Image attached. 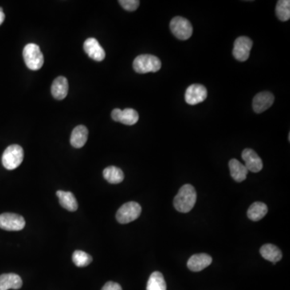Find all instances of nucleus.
Here are the masks:
<instances>
[{"label":"nucleus","instance_id":"4be33fe9","mask_svg":"<svg viewBox=\"0 0 290 290\" xmlns=\"http://www.w3.org/2000/svg\"><path fill=\"white\" fill-rule=\"evenodd\" d=\"M103 177L111 184L121 183L124 179L122 169L115 166H109L103 170Z\"/></svg>","mask_w":290,"mask_h":290},{"label":"nucleus","instance_id":"b1692460","mask_svg":"<svg viewBox=\"0 0 290 290\" xmlns=\"http://www.w3.org/2000/svg\"><path fill=\"white\" fill-rule=\"evenodd\" d=\"M276 14L280 21H287L290 19L289 0H280L276 7Z\"/></svg>","mask_w":290,"mask_h":290},{"label":"nucleus","instance_id":"7ed1b4c3","mask_svg":"<svg viewBox=\"0 0 290 290\" xmlns=\"http://www.w3.org/2000/svg\"><path fill=\"white\" fill-rule=\"evenodd\" d=\"M23 56L27 67L32 70H38L44 64V56L37 44H27L23 51Z\"/></svg>","mask_w":290,"mask_h":290},{"label":"nucleus","instance_id":"dca6fc26","mask_svg":"<svg viewBox=\"0 0 290 290\" xmlns=\"http://www.w3.org/2000/svg\"><path fill=\"white\" fill-rule=\"evenodd\" d=\"M22 285V279L17 274L6 273L0 276V290L19 289Z\"/></svg>","mask_w":290,"mask_h":290},{"label":"nucleus","instance_id":"2eb2a0df","mask_svg":"<svg viewBox=\"0 0 290 290\" xmlns=\"http://www.w3.org/2000/svg\"><path fill=\"white\" fill-rule=\"evenodd\" d=\"M68 80L64 77H58L53 81L51 87V93L53 98L57 100H62L68 95Z\"/></svg>","mask_w":290,"mask_h":290},{"label":"nucleus","instance_id":"6ab92c4d","mask_svg":"<svg viewBox=\"0 0 290 290\" xmlns=\"http://www.w3.org/2000/svg\"><path fill=\"white\" fill-rule=\"evenodd\" d=\"M56 196L58 197L60 205L68 211H75L79 207V204L75 195L71 192L56 191Z\"/></svg>","mask_w":290,"mask_h":290},{"label":"nucleus","instance_id":"bb28decb","mask_svg":"<svg viewBox=\"0 0 290 290\" xmlns=\"http://www.w3.org/2000/svg\"><path fill=\"white\" fill-rule=\"evenodd\" d=\"M102 290H123L120 284L116 282L108 281L104 284Z\"/></svg>","mask_w":290,"mask_h":290},{"label":"nucleus","instance_id":"f03ea898","mask_svg":"<svg viewBox=\"0 0 290 290\" xmlns=\"http://www.w3.org/2000/svg\"><path fill=\"white\" fill-rule=\"evenodd\" d=\"M161 68V61L153 55H139L133 61V68L138 74L156 72Z\"/></svg>","mask_w":290,"mask_h":290},{"label":"nucleus","instance_id":"5701e85b","mask_svg":"<svg viewBox=\"0 0 290 290\" xmlns=\"http://www.w3.org/2000/svg\"><path fill=\"white\" fill-rule=\"evenodd\" d=\"M165 278L160 272H154L149 276L146 290H166Z\"/></svg>","mask_w":290,"mask_h":290},{"label":"nucleus","instance_id":"aec40b11","mask_svg":"<svg viewBox=\"0 0 290 290\" xmlns=\"http://www.w3.org/2000/svg\"><path fill=\"white\" fill-rule=\"evenodd\" d=\"M260 252L263 258L272 262L273 264H276V262L281 260V251L273 244H264L260 248Z\"/></svg>","mask_w":290,"mask_h":290},{"label":"nucleus","instance_id":"0eeeda50","mask_svg":"<svg viewBox=\"0 0 290 290\" xmlns=\"http://www.w3.org/2000/svg\"><path fill=\"white\" fill-rule=\"evenodd\" d=\"M25 220L17 213H4L0 214V228L9 232H17L24 229Z\"/></svg>","mask_w":290,"mask_h":290},{"label":"nucleus","instance_id":"a211bd4d","mask_svg":"<svg viewBox=\"0 0 290 290\" xmlns=\"http://www.w3.org/2000/svg\"><path fill=\"white\" fill-rule=\"evenodd\" d=\"M229 169L231 176L237 182H242L247 178L248 170L245 165L240 163L236 159H232L229 161Z\"/></svg>","mask_w":290,"mask_h":290},{"label":"nucleus","instance_id":"20e7f679","mask_svg":"<svg viewBox=\"0 0 290 290\" xmlns=\"http://www.w3.org/2000/svg\"><path fill=\"white\" fill-rule=\"evenodd\" d=\"M24 160V150L18 144L8 146L2 156V163L5 169L8 170L18 168Z\"/></svg>","mask_w":290,"mask_h":290},{"label":"nucleus","instance_id":"f3484780","mask_svg":"<svg viewBox=\"0 0 290 290\" xmlns=\"http://www.w3.org/2000/svg\"><path fill=\"white\" fill-rule=\"evenodd\" d=\"M88 138V129L83 125L77 126L72 130L70 137V143L75 149H81L87 143Z\"/></svg>","mask_w":290,"mask_h":290},{"label":"nucleus","instance_id":"cd10ccee","mask_svg":"<svg viewBox=\"0 0 290 290\" xmlns=\"http://www.w3.org/2000/svg\"><path fill=\"white\" fill-rule=\"evenodd\" d=\"M4 20H5V14L3 11V8H0V25L4 23Z\"/></svg>","mask_w":290,"mask_h":290},{"label":"nucleus","instance_id":"412c9836","mask_svg":"<svg viewBox=\"0 0 290 290\" xmlns=\"http://www.w3.org/2000/svg\"><path fill=\"white\" fill-rule=\"evenodd\" d=\"M268 213V206L266 204L256 201L251 205L248 209V217L252 221L257 222L262 220Z\"/></svg>","mask_w":290,"mask_h":290},{"label":"nucleus","instance_id":"9b49d317","mask_svg":"<svg viewBox=\"0 0 290 290\" xmlns=\"http://www.w3.org/2000/svg\"><path fill=\"white\" fill-rule=\"evenodd\" d=\"M242 159L245 162V167L248 171L252 173H259L263 169V162L261 158L256 152L251 149H244L241 154Z\"/></svg>","mask_w":290,"mask_h":290},{"label":"nucleus","instance_id":"4468645a","mask_svg":"<svg viewBox=\"0 0 290 290\" xmlns=\"http://www.w3.org/2000/svg\"><path fill=\"white\" fill-rule=\"evenodd\" d=\"M211 263V256L207 254H195L189 258L187 262V267L192 272H200L201 270L207 268Z\"/></svg>","mask_w":290,"mask_h":290},{"label":"nucleus","instance_id":"f8f14e48","mask_svg":"<svg viewBox=\"0 0 290 290\" xmlns=\"http://www.w3.org/2000/svg\"><path fill=\"white\" fill-rule=\"evenodd\" d=\"M274 103V95L268 91L260 92L254 97L252 107L254 111L258 114L268 110Z\"/></svg>","mask_w":290,"mask_h":290},{"label":"nucleus","instance_id":"6e6552de","mask_svg":"<svg viewBox=\"0 0 290 290\" xmlns=\"http://www.w3.org/2000/svg\"><path fill=\"white\" fill-rule=\"evenodd\" d=\"M252 40L247 36L238 37L234 43L233 56L239 61H246L249 58Z\"/></svg>","mask_w":290,"mask_h":290},{"label":"nucleus","instance_id":"39448f33","mask_svg":"<svg viewBox=\"0 0 290 290\" xmlns=\"http://www.w3.org/2000/svg\"><path fill=\"white\" fill-rule=\"evenodd\" d=\"M140 205L135 201H129L123 204L116 213V220L121 224H127L135 221L141 213Z\"/></svg>","mask_w":290,"mask_h":290},{"label":"nucleus","instance_id":"1a4fd4ad","mask_svg":"<svg viewBox=\"0 0 290 290\" xmlns=\"http://www.w3.org/2000/svg\"><path fill=\"white\" fill-rule=\"evenodd\" d=\"M207 90L202 85L193 84L189 86L185 91V102L189 105H196L205 100Z\"/></svg>","mask_w":290,"mask_h":290},{"label":"nucleus","instance_id":"a878e982","mask_svg":"<svg viewBox=\"0 0 290 290\" xmlns=\"http://www.w3.org/2000/svg\"><path fill=\"white\" fill-rule=\"evenodd\" d=\"M119 4L128 12H134L139 8V1L138 0H119Z\"/></svg>","mask_w":290,"mask_h":290},{"label":"nucleus","instance_id":"393cba45","mask_svg":"<svg viewBox=\"0 0 290 290\" xmlns=\"http://www.w3.org/2000/svg\"><path fill=\"white\" fill-rule=\"evenodd\" d=\"M72 260L75 265L80 267V268H83V267H87L91 264L93 259L92 256L89 255L87 252L80 251V250H77L72 254Z\"/></svg>","mask_w":290,"mask_h":290},{"label":"nucleus","instance_id":"9d476101","mask_svg":"<svg viewBox=\"0 0 290 290\" xmlns=\"http://www.w3.org/2000/svg\"><path fill=\"white\" fill-rule=\"evenodd\" d=\"M111 117L113 120L129 126L135 124L139 120V114L131 108H126L123 111L120 109H114L111 112Z\"/></svg>","mask_w":290,"mask_h":290},{"label":"nucleus","instance_id":"423d86ee","mask_svg":"<svg viewBox=\"0 0 290 290\" xmlns=\"http://www.w3.org/2000/svg\"><path fill=\"white\" fill-rule=\"evenodd\" d=\"M170 29L173 34L181 40L190 38L193 33V27L190 22L181 16H176L171 20Z\"/></svg>","mask_w":290,"mask_h":290},{"label":"nucleus","instance_id":"ddd939ff","mask_svg":"<svg viewBox=\"0 0 290 290\" xmlns=\"http://www.w3.org/2000/svg\"><path fill=\"white\" fill-rule=\"evenodd\" d=\"M83 48L85 52H87V55L93 60L96 61H102L104 60L106 52L96 39H87L84 42Z\"/></svg>","mask_w":290,"mask_h":290},{"label":"nucleus","instance_id":"f257e3e1","mask_svg":"<svg viewBox=\"0 0 290 290\" xmlns=\"http://www.w3.org/2000/svg\"><path fill=\"white\" fill-rule=\"evenodd\" d=\"M197 201V192L193 185L185 184L173 200V205L177 211L188 213L193 209Z\"/></svg>","mask_w":290,"mask_h":290}]
</instances>
